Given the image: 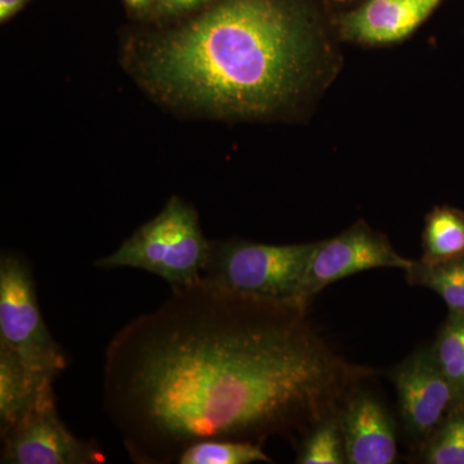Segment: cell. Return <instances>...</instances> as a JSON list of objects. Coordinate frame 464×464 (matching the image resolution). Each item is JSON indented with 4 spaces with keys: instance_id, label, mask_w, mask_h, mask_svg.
<instances>
[{
    "instance_id": "cell-1",
    "label": "cell",
    "mask_w": 464,
    "mask_h": 464,
    "mask_svg": "<svg viewBox=\"0 0 464 464\" xmlns=\"http://www.w3.org/2000/svg\"><path fill=\"white\" fill-rule=\"evenodd\" d=\"M373 374L338 355L307 308L200 279L112 338L103 393L130 459L169 464L203 440L304 436Z\"/></svg>"
},
{
    "instance_id": "cell-2",
    "label": "cell",
    "mask_w": 464,
    "mask_h": 464,
    "mask_svg": "<svg viewBox=\"0 0 464 464\" xmlns=\"http://www.w3.org/2000/svg\"><path fill=\"white\" fill-rule=\"evenodd\" d=\"M307 33L275 0H226L146 48L140 72L168 102L219 114H265L306 79Z\"/></svg>"
},
{
    "instance_id": "cell-3",
    "label": "cell",
    "mask_w": 464,
    "mask_h": 464,
    "mask_svg": "<svg viewBox=\"0 0 464 464\" xmlns=\"http://www.w3.org/2000/svg\"><path fill=\"white\" fill-rule=\"evenodd\" d=\"M209 246L194 208L173 197L157 217L97 266L140 268L166 280L172 288L188 286L201 279Z\"/></svg>"
},
{
    "instance_id": "cell-4",
    "label": "cell",
    "mask_w": 464,
    "mask_h": 464,
    "mask_svg": "<svg viewBox=\"0 0 464 464\" xmlns=\"http://www.w3.org/2000/svg\"><path fill=\"white\" fill-rule=\"evenodd\" d=\"M316 243H210L201 279L253 297L293 301Z\"/></svg>"
},
{
    "instance_id": "cell-5",
    "label": "cell",
    "mask_w": 464,
    "mask_h": 464,
    "mask_svg": "<svg viewBox=\"0 0 464 464\" xmlns=\"http://www.w3.org/2000/svg\"><path fill=\"white\" fill-rule=\"evenodd\" d=\"M0 343L42 380L53 381L69 362L43 320L32 268L12 253L0 258Z\"/></svg>"
},
{
    "instance_id": "cell-6",
    "label": "cell",
    "mask_w": 464,
    "mask_h": 464,
    "mask_svg": "<svg viewBox=\"0 0 464 464\" xmlns=\"http://www.w3.org/2000/svg\"><path fill=\"white\" fill-rule=\"evenodd\" d=\"M5 464H99L105 454L97 445L75 438L57 413L53 382L43 386L30 406L2 435Z\"/></svg>"
},
{
    "instance_id": "cell-7",
    "label": "cell",
    "mask_w": 464,
    "mask_h": 464,
    "mask_svg": "<svg viewBox=\"0 0 464 464\" xmlns=\"http://www.w3.org/2000/svg\"><path fill=\"white\" fill-rule=\"evenodd\" d=\"M413 261L400 256L389 239L359 222L333 239L315 244L293 302L308 308L311 301L333 283L373 270H408Z\"/></svg>"
},
{
    "instance_id": "cell-8",
    "label": "cell",
    "mask_w": 464,
    "mask_h": 464,
    "mask_svg": "<svg viewBox=\"0 0 464 464\" xmlns=\"http://www.w3.org/2000/svg\"><path fill=\"white\" fill-rule=\"evenodd\" d=\"M389 377L398 393L405 431L420 447L454 409L463 405L430 347L420 348L406 357Z\"/></svg>"
},
{
    "instance_id": "cell-9",
    "label": "cell",
    "mask_w": 464,
    "mask_h": 464,
    "mask_svg": "<svg viewBox=\"0 0 464 464\" xmlns=\"http://www.w3.org/2000/svg\"><path fill=\"white\" fill-rule=\"evenodd\" d=\"M348 464H392L398 438L392 417L373 393L359 389L340 413Z\"/></svg>"
},
{
    "instance_id": "cell-10",
    "label": "cell",
    "mask_w": 464,
    "mask_h": 464,
    "mask_svg": "<svg viewBox=\"0 0 464 464\" xmlns=\"http://www.w3.org/2000/svg\"><path fill=\"white\" fill-rule=\"evenodd\" d=\"M441 0H369L344 20L347 38L387 44L406 38L432 14Z\"/></svg>"
},
{
    "instance_id": "cell-11",
    "label": "cell",
    "mask_w": 464,
    "mask_h": 464,
    "mask_svg": "<svg viewBox=\"0 0 464 464\" xmlns=\"http://www.w3.org/2000/svg\"><path fill=\"white\" fill-rule=\"evenodd\" d=\"M47 382L53 381L32 373L5 344L0 343V435L29 411Z\"/></svg>"
},
{
    "instance_id": "cell-12",
    "label": "cell",
    "mask_w": 464,
    "mask_h": 464,
    "mask_svg": "<svg viewBox=\"0 0 464 464\" xmlns=\"http://www.w3.org/2000/svg\"><path fill=\"white\" fill-rule=\"evenodd\" d=\"M424 265H438L464 258V212L457 208L436 207L426 217L423 230Z\"/></svg>"
},
{
    "instance_id": "cell-13",
    "label": "cell",
    "mask_w": 464,
    "mask_h": 464,
    "mask_svg": "<svg viewBox=\"0 0 464 464\" xmlns=\"http://www.w3.org/2000/svg\"><path fill=\"white\" fill-rule=\"evenodd\" d=\"M405 274L411 285L424 286L440 295L449 314L464 316V258L438 265L413 261Z\"/></svg>"
},
{
    "instance_id": "cell-14",
    "label": "cell",
    "mask_w": 464,
    "mask_h": 464,
    "mask_svg": "<svg viewBox=\"0 0 464 464\" xmlns=\"http://www.w3.org/2000/svg\"><path fill=\"white\" fill-rule=\"evenodd\" d=\"M271 463L273 459L265 453L262 444L241 440H203L185 449L179 458V464H250Z\"/></svg>"
},
{
    "instance_id": "cell-15",
    "label": "cell",
    "mask_w": 464,
    "mask_h": 464,
    "mask_svg": "<svg viewBox=\"0 0 464 464\" xmlns=\"http://www.w3.org/2000/svg\"><path fill=\"white\" fill-rule=\"evenodd\" d=\"M430 350L464 405V316L449 314Z\"/></svg>"
},
{
    "instance_id": "cell-16",
    "label": "cell",
    "mask_w": 464,
    "mask_h": 464,
    "mask_svg": "<svg viewBox=\"0 0 464 464\" xmlns=\"http://www.w3.org/2000/svg\"><path fill=\"white\" fill-rule=\"evenodd\" d=\"M341 413V411H340ZM340 413L320 420L301 440L298 449L299 464L347 463L342 433Z\"/></svg>"
},
{
    "instance_id": "cell-17",
    "label": "cell",
    "mask_w": 464,
    "mask_h": 464,
    "mask_svg": "<svg viewBox=\"0 0 464 464\" xmlns=\"http://www.w3.org/2000/svg\"><path fill=\"white\" fill-rule=\"evenodd\" d=\"M420 462L464 464V405L454 409L420 445Z\"/></svg>"
},
{
    "instance_id": "cell-18",
    "label": "cell",
    "mask_w": 464,
    "mask_h": 464,
    "mask_svg": "<svg viewBox=\"0 0 464 464\" xmlns=\"http://www.w3.org/2000/svg\"><path fill=\"white\" fill-rule=\"evenodd\" d=\"M208 0H159L160 7L167 14H179V12L188 11L204 5Z\"/></svg>"
},
{
    "instance_id": "cell-19",
    "label": "cell",
    "mask_w": 464,
    "mask_h": 464,
    "mask_svg": "<svg viewBox=\"0 0 464 464\" xmlns=\"http://www.w3.org/2000/svg\"><path fill=\"white\" fill-rule=\"evenodd\" d=\"M29 2L30 0H0V21L5 23Z\"/></svg>"
},
{
    "instance_id": "cell-20",
    "label": "cell",
    "mask_w": 464,
    "mask_h": 464,
    "mask_svg": "<svg viewBox=\"0 0 464 464\" xmlns=\"http://www.w3.org/2000/svg\"><path fill=\"white\" fill-rule=\"evenodd\" d=\"M134 9H145L152 0H125Z\"/></svg>"
}]
</instances>
